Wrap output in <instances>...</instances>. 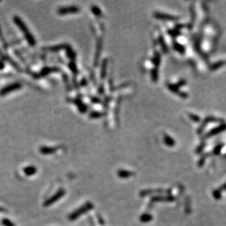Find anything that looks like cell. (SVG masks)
Wrapping results in <instances>:
<instances>
[{"mask_svg": "<svg viewBox=\"0 0 226 226\" xmlns=\"http://www.w3.org/2000/svg\"><path fill=\"white\" fill-rule=\"evenodd\" d=\"M0 212H2V213H5V212H7V211H6L4 209H3L2 207H0Z\"/></svg>", "mask_w": 226, "mask_h": 226, "instance_id": "8fae6325", "label": "cell"}, {"mask_svg": "<svg viewBox=\"0 0 226 226\" xmlns=\"http://www.w3.org/2000/svg\"><path fill=\"white\" fill-rule=\"evenodd\" d=\"M20 88V84L18 83H13V84L8 85L6 87H4L1 91H0V95H5L7 94H8L9 92H13V91L16 90V89H18Z\"/></svg>", "mask_w": 226, "mask_h": 226, "instance_id": "277c9868", "label": "cell"}, {"mask_svg": "<svg viewBox=\"0 0 226 226\" xmlns=\"http://www.w3.org/2000/svg\"><path fill=\"white\" fill-rule=\"evenodd\" d=\"M23 172L28 177L34 175L37 173V168L34 166H27L23 169Z\"/></svg>", "mask_w": 226, "mask_h": 226, "instance_id": "8992f818", "label": "cell"}, {"mask_svg": "<svg viewBox=\"0 0 226 226\" xmlns=\"http://www.w3.org/2000/svg\"><path fill=\"white\" fill-rule=\"evenodd\" d=\"M79 10V9L76 7H64L59 10V13L61 15L67 14V13H76Z\"/></svg>", "mask_w": 226, "mask_h": 226, "instance_id": "5b68a950", "label": "cell"}, {"mask_svg": "<svg viewBox=\"0 0 226 226\" xmlns=\"http://www.w3.org/2000/svg\"><path fill=\"white\" fill-rule=\"evenodd\" d=\"M40 151L41 153L43 155H50V154H53L56 151V148H51V147H42Z\"/></svg>", "mask_w": 226, "mask_h": 226, "instance_id": "52a82bcc", "label": "cell"}, {"mask_svg": "<svg viewBox=\"0 0 226 226\" xmlns=\"http://www.w3.org/2000/svg\"><path fill=\"white\" fill-rule=\"evenodd\" d=\"M133 174V173L130 172V171H124V170H120V171H118V176L120 177V178H122V179L128 178V177H131Z\"/></svg>", "mask_w": 226, "mask_h": 226, "instance_id": "ba28073f", "label": "cell"}, {"mask_svg": "<svg viewBox=\"0 0 226 226\" xmlns=\"http://www.w3.org/2000/svg\"><path fill=\"white\" fill-rule=\"evenodd\" d=\"M64 195H65V190H63V189H60V190H59L54 196L50 197L49 198L47 199V200L44 202L43 206H45V207H48V206H51V205L54 204V203L58 201L60 198H61Z\"/></svg>", "mask_w": 226, "mask_h": 226, "instance_id": "3957f363", "label": "cell"}, {"mask_svg": "<svg viewBox=\"0 0 226 226\" xmlns=\"http://www.w3.org/2000/svg\"><path fill=\"white\" fill-rule=\"evenodd\" d=\"M151 219H152L151 216H149V215H143V216L141 218V220L142 222H147V221L150 220Z\"/></svg>", "mask_w": 226, "mask_h": 226, "instance_id": "30bf717a", "label": "cell"}, {"mask_svg": "<svg viewBox=\"0 0 226 226\" xmlns=\"http://www.w3.org/2000/svg\"><path fill=\"white\" fill-rule=\"evenodd\" d=\"M3 67H4V64H3V63L1 62V61H0V70L2 69Z\"/></svg>", "mask_w": 226, "mask_h": 226, "instance_id": "7c38bea8", "label": "cell"}, {"mask_svg": "<svg viewBox=\"0 0 226 226\" xmlns=\"http://www.w3.org/2000/svg\"><path fill=\"white\" fill-rule=\"evenodd\" d=\"M1 223H2V225L4 226H16L13 224V222H12V221H10V220L8 219H6V218L1 220Z\"/></svg>", "mask_w": 226, "mask_h": 226, "instance_id": "9c48e42d", "label": "cell"}, {"mask_svg": "<svg viewBox=\"0 0 226 226\" xmlns=\"http://www.w3.org/2000/svg\"><path fill=\"white\" fill-rule=\"evenodd\" d=\"M94 208V205L92 204L90 202H87L85 204H83V206H81L80 208H78V209H76V211H74L73 212H72L68 217V219L70 220L73 221L77 220L78 218H80L81 215H84V214L87 213L88 212L92 209Z\"/></svg>", "mask_w": 226, "mask_h": 226, "instance_id": "6da1fadb", "label": "cell"}, {"mask_svg": "<svg viewBox=\"0 0 226 226\" xmlns=\"http://www.w3.org/2000/svg\"><path fill=\"white\" fill-rule=\"evenodd\" d=\"M15 22H16V24L18 26V27L21 29L22 32H23L25 33V36H26V38L27 39L28 42H29L32 45H35V40H34V37L32 36L30 32L28 31L27 28H26V26H25L24 23L22 22V20H20L18 17H15Z\"/></svg>", "mask_w": 226, "mask_h": 226, "instance_id": "7a4b0ae2", "label": "cell"}]
</instances>
